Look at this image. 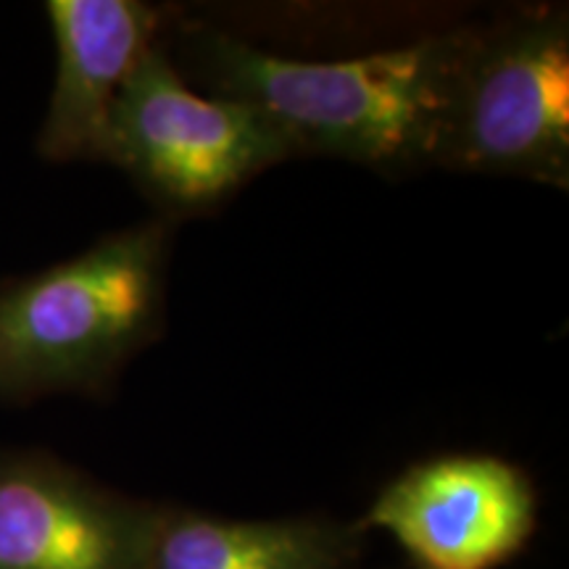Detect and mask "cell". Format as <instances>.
I'll return each mask as SVG.
<instances>
[{"mask_svg": "<svg viewBox=\"0 0 569 569\" xmlns=\"http://www.w3.org/2000/svg\"><path fill=\"white\" fill-rule=\"evenodd\" d=\"M472 27L346 59H296L198 21H169L163 51L190 84L251 106L298 156L388 177L436 167Z\"/></svg>", "mask_w": 569, "mask_h": 569, "instance_id": "6da1fadb", "label": "cell"}, {"mask_svg": "<svg viewBox=\"0 0 569 569\" xmlns=\"http://www.w3.org/2000/svg\"><path fill=\"white\" fill-rule=\"evenodd\" d=\"M172 224L148 219L0 282V403L103 398L161 336Z\"/></svg>", "mask_w": 569, "mask_h": 569, "instance_id": "7a4b0ae2", "label": "cell"}, {"mask_svg": "<svg viewBox=\"0 0 569 569\" xmlns=\"http://www.w3.org/2000/svg\"><path fill=\"white\" fill-rule=\"evenodd\" d=\"M436 167L569 188L567 11L472 27Z\"/></svg>", "mask_w": 569, "mask_h": 569, "instance_id": "3957f363", "label": "cell"}, {"mask_svg": "<svg viewBox=\"0 0 569 569\" xmlns=\"http://www.w3.org/2000/svg\"><path fill=\"white\" fill-rule=\"evenodd\" d=\"M293 148L251 106L198 90L163 46L127 80L111 117L106 163L172 222L217 211Z\"/></svg>", "mask_w": 569, "mask_h": 569, "instance_id": "277c9868", "label": "cell"}, {"mask_svg": "<svg viewBox=\"0 0 569 569\" xmlns=\"http://www.w3.org/2000/svg\"><path fill=\"white\" fill-rule=\"evenodd\" d=\"M356 522L388 532L415 569H498L536 536L538 490L496 453H440L390 478Z\"/></svg>", "mask_w": 569, "mask_h": 569, "instance_id": "5b68a950", "label": "cell"}, {"mask_svg": "<svg viewBox=\"0 0 569 569\" xmlns=\"http://www.w3.org/2000/svg\"><path fill=\"white\" fill-rule=\"evenodd\" d=\"M153 519L51 451L0 448V569H146Z\"/></svg>", "mask_w": 569, "mask_h": 569, "instance_id": "8992f818", "label": "cell"}, {"mask_svg": "<svg viewBox=\"0 0 569 569\" xmlns=\"http://www.w3.org/2000/svg\"><path fill=\"white\" fill-rule=\"evenodd\" d=\"M42 9L56 74L34 146L42 161L106 163L119 96L172 13L142 0H48Z\"/></svg>", "mask_w": 569, "mask_h": 569, "instance_id": "52a82bcc", "label": "cell"}, {"mask_svg": "<svg viewBox=\"0 0 569 569\" xmlns=\"http://www.w3.org/2000/svg\"><path fill=\"white\" fill-rule=\"evenodd\" d=\"M367 532L332 517L238 519L156 503L146 569H356Z\"/></svg>", "mask_w": 569, "mask_h": 569, "instance_id": "ba28073f", "label": "cell"}]
</instances>
